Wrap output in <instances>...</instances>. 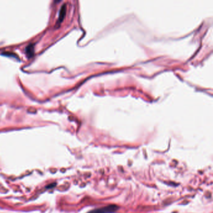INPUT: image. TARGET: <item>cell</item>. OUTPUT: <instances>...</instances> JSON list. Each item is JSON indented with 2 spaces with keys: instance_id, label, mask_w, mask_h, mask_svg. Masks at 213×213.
<instances>
[{
  "instance_id": "cell-1",
  "label": "cell",
  "mask_w": 213,
  "mask_h": 213,
  "mask_svg": "<svg viewBox=\"0 0 213 213\" xmlns=\"http://www.w3.org/2000/svg\"><path fill=\"white\" fill-rule=\"evenodd\" d=\"M118 209V207L116 205H109L106 207L96 209L89 213H113Z\"/></svg>"
},
{
  "instance_id": "cell-2",
  "label": "cell",
  "mask_w": 213,
  "mask_h": 213,
  "mask_svg": "<svg viewBox=\"0 0 213 213\" xmlns=\"http://www.w3.org/2000/svg\"><path fill=\"white\" fill-rule=\"evenodd\" d=\"M66 6L65 4H64L61 6V8L60 9V11H59L58 23H61V22H62V20H63V19L66 14Z\"/></svg>"
},
{
  "instance_id": "cell-3",
  "label": "cell",
  "mask_w": 213,
  "mask_h": 213,
  "mask_svg": "<svg viewBox=\"0 0 213 213\" xmlns=\"http://www.w3.org/2000/svg\"><path fill=\"white\" fill-rule=\"evenodd\" d=\"M26 54L28 56H31L34 53V46L33 44H30L26 48Z\"/></svg>"
}]
</instances>
